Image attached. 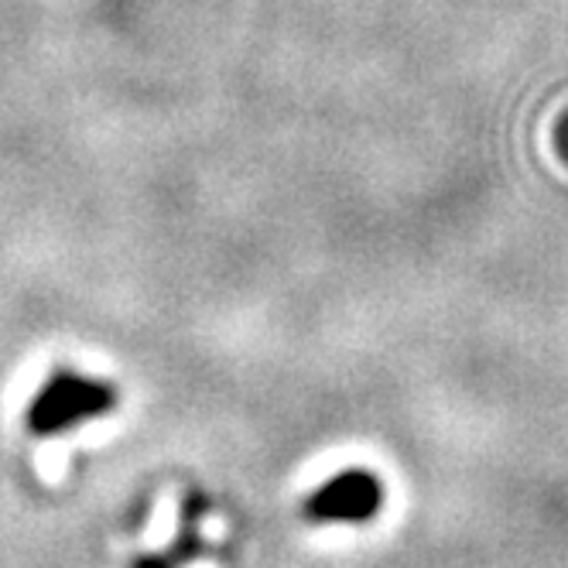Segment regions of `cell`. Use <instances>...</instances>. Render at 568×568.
I'll list each match as a JSON object with an SVG mask.
<instances>
[{
    "label": "cell",
    "mask_w": 568,
    "mask_h": 568,
    "mask_svg": "<svg viewBox=\"0 0 568 568\" xmlns=\"http://www.w3.org/2000/svg\"><path fill=\"white\" fill-rule=\"evenodd\" d=\"M120 408V390L103 381L79 374L72 367L52 371L24 408V428L34 438H59L75 428L103 422Z\"/></svg>",
    "instance_id": "6da1fadb"
},
{
    "label": "cell",
    "mask_w": 568,
    "mask_h": 568,
    "mask_svg": "<svg viewBox=\"0 0 568 568\" xmlns=\"http://www.w3.org/2000/svg\"><path fill=\"white\" fill-rule=\"evenodd\" d=\"M558 151H561L565 161H568V116L561 120V128H558Z\"/></svg>",
    "instance_id": "3957f363"
},
{
    "label": "cell",
    "mask_w": 568,
    "mask_h": 568,
    "mask_svg": "<svg viewBox=\"0 0 568 568\" xmlns=\"http://www.w3.org/2000/svg\"><path fill=\"white\" fill-rule=\"evenodd\" d=\"M387 490L384 479L374 469L346 466L322 479L305 497V520L326 527V524H371L384 510Z\"/></svg>",
    "instance_id": "7a4b0ae2"
}]
</instances>
